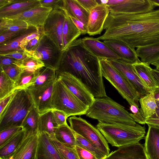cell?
I'll list each match as a JSON object with an SVG mask.
<instances>
[{
    "label": "cell",
    "instance_id": "1",
    "mask_svg": "<svg viewBox=\"0 0 159 159\" xmlns=\"http://www.w3.org/2000/svg\"><path fill=\"white\" fill-rule=\"evenodd\" d=\"M99 40H115L134 48L159 46V8L139 14L110 13Z\"/></svg>",
    "mask_w": 159,
    "mask_h": 159
},
{
    "label": "cell",
    "instance_id": "2",
    "mask_svg": "<svg viewBox=\"0 0 159 159\" xmlns=\"http://www.w3.org/2000/svg\"><path fill=\"white\" fill-rule=\"evenodd\" d=\"M79 80L94 98L107 96L99 58L83 43L81 39L74 41L63 51L58 69Z\"/></svg>",
    "mask_w": 159,
    "mask_h": 159
},
{
    "label": "cell",
    "instance_id": "3",
    "mask_svg": "<svg viewBox=\"0 0 159 159\" xmlns=\"http://www.w3.org/2000/svg\"><path fill=\"white\" fill-rule=\"evenodd\" d=\"M85 115L102 123L130 125L137 124L124 107L107 96L95 98Z\"/></svg>",
    "mask_w": 159,
    "mask_h": 159
},
{
    "label": "cell",
    "instance_id": "4",
    "mask_svg": "<svg viewBox=\"0 0 159 159\" xmlns=\"http://www.w3.org/2000/svg\"><path fill=\"white\" fill-rule=\"evenodd\" d=\"M34 105L26 89L16 90L0 114V131L10 128L21 126L23 121Z\"/></svg>",
    "mask_w": 159,
    "mask_h": 159
},
{
    "label": "cell",
    "instance_id": "5",
    "mask_svg": "<svg viewBox=\"0 0 159 159\" xmlns=\"http://www.w3.org/2000/svg\"><path fill=\"white\" fill-rule=\"evenodd\" d=\"M96 126L108 143L118 148L139 142L144 138L146 133L145 126L137 123L135 125H130L98 122Z\"/></svg>",
    "mask_w": 159,
    "mask_h": 159
},
{
    "label": "cell",
    "instance_id": "6",
    "mask_svg": "<svg viewBox=\"0 0 159 159\" xmlns=\"http://www.w3.org/2000/svg\"><path fill=\"white\" fill-rule=\"evenodd\" d=\"M51 104L53 109L64 112L67 117L85 115L89 107L80 100L57 78L53 86Z\"/></svg>",
    "mask_w": 159,
    "mask_h": 159
},
{
    "label": "cell",
    "instance_id": "7",
    "mask_svg": "<svg viewBox=\"0 0 159 159\" xmlns=\"http://www.w3.org/2000/svg\"><path fill=\"white\" fill-rule=\"evenodd\" d=\"M99 59L102 76L116 88L130 106L133 105L139 108L140 96L130 82L107 59Z\"/></svg>",
    "mask_w": 159,
    "mask_h": 159
},
{
    "label": "cell",
    "instance_id": "8",
    "mask_svg": "<svg viewBox=\"0 0 159 159\" xmlns=\"http://www.w3.org/2000/svg\"><path fill=\"white\" fill-rule=\"evenodd\" d=\"M24 50L28 55L41 61L44 67L55 71L58 69L63 51L44 34L34 49L29 51Z\"/></svg>",
    "mask_w": 159,
    "mask_h": 159
},
{
    "label": "cell",
    "instance_id": "9",
    "mask_svg": "<svg viewBox=\"0 0 159 159\" xmlns=\"http://www.w3.org/2000/svg\"><path fill=\"white\" fill-rule=\"evenodd\" d=\"M68 120L70 127L75 133L93 143L107 156L109 154L108 142L97 128L80 117L73 116Z\"/></svg>",
    "mask_w": 159,
    "mask_h": 159
},
{
    "label": "cell",
    "instance_id": "10",
    "mask_svg": "<svg viewBox=\"0 0 159 159\" xmlns=\"http://www.w3.org/2000/svg\"><path fill=\"white\" fill-rule=\"evenodd\" d=\"M66 16L63 8L52 9L45 20L43 26L44 34L51 38L63 51V30Z\"/></svg>",
    "mask_w": 159,
    "mask_h": 159
},
{
    "label": "cell",
    "instance_id": "11",
    "mask_svg": "<svg viewBox=\"0 0 159 159\" xmlns=\"http://www.w3.org/2000/svg\"><path fill=\"white\" fill-rule=\"evenodd\" d=\"M56 72V78L59 79L80 100L89 107L92 105L95 98L80 81L68 73Z\"/></svg>",
    "mask_w": 159,
    "mask_h": 159
},
{
    "label": "cell",
    "instance_id": "12",
    "mask_svg": "<svg viewBox=\"0 0 159 159\" xmlns=\"http://www.w3.org/2000/svg\"><path fill=\"white\" fill-rule=\"evenodd\" d=\"M107 60L125 77L139 94L140 97L151 92L136 73L132 63L121 59Z\"/></svg>",
    "mask_w": 159,
    "mask_h": 159
},
{
    "label": "cell",
    "instance_id": "13",
    "mask_svg": "<svg viewBox=\"0 0 159 159\" xmlns=\"http://www.w3.org/2000/svg\"><path fill=\"white\" fill-rule=\"evenodd\" d=\"M55 81L39 87L26 89L39 114L53 109L51 98Z\"/></svg>",
    "mask_w": 159,
    "mask_h": 159
},
{
    "label": "cell",
    "instance_id": "14",
    "mask_svg": "<svg viewBox=\"0 0 159 159\" xmlns=\"http://www.w3.org/2000/svg\"><path fill=\"white\" fill-rule=\"evenodd\" d=\"M108 7L110 13L130 14L148 12L155 7L151 0H121L119 4Z\"/></svg>",
    "mask_w": 159,
    "mask_h": 159
},
{
    "label": "cell",
    "instance_id": "15",
    "mask_svg": "<svg viewBox=\"0 0 159 159\" xmlns=\"http://www.w3.org/2000/svg\"><path fill=\"white\" fill-rule=\"evenodd\" d=\"M110 13L109 8L106 4H98L93 8L89 12L87 34L90 36L100 34Z\"/></svg>",
    "mask_w": 159,
    "mask_h": 159
},
{
    "label": "cell",
    "instance_id": "16",
    "mask_svg": "<svg viewBox=\"0 0 159 159\" xmlns=\"http://www.w3.org/2000/svg\"><path fill=\"white\" fill-rule=\"evenodd\" d=\"M52 10L51 8L41 5L5 18L20 19L25 21L30 26L42 28L45 20Z\"/></svg>",
    "mask_w": 159,
    "mask_h": 159
},
{
    "label": "cell",
    "instance_id": "17",
    "mask_svg": "<svg viewBox=\"0 0 159 159\" xmlns=\"http://www.w3.org/2000/svg\"><path fill=\"white\" fill-rule=\"evenodd\" d=\"M105 159H149L144 146L139 142L125 145L112 151Z\"/></svg>",
    "mask_w": 159,
    "mask_h": 159
},
{
    "label": "cell",
    "instance_id": "18",
    "mask_svg": "<svg viewBox=\"0 0 159 159\" xmlns=\"http://www.w3.org/2000/svg\"><path fill=\"white\" fill-rule=\"evenodd\" d=\"M81 40L83 44L99 58L107 60L121 59L109 46L97 38L86 37L81 39Z\"/></svg>",
    "mask_w": 159,
    "mask_h": 159
},
{
    "label": "cell",
    "instance_id": "19",
    "mask_svg": "<svg viewBox=\"0 0 159 159\" xmlns=\"http://www.w3.org/2000/svg\"><path fill=\"white\" fill-rule=\"evenodd\" d=\"M38 134L25 138L7 159H36Z\"/></svg>",
    "mask_w": 159,
    "mask_h": 159
},
{
    "label": "cell",
    "instance_id": "20",
    "mask_svg": "<svg viewBox=\"0 0 159 159\" xmlns=\"http://www.w3.org/2000/svg\"><path fill=\"white\" fill-rule=\"evenodd\" d=\"M36 159H63L46 133H39Z\"/></svg>",
    "mask_w": 159,
    "mask_h": 159
},
{
    "label": "cell",
    "instance_id": "21",
    "mask_svg": "<svg viewBox=\"0 0 159 159\" xmlns=\"http://www.w3.org/2000/svg\"><path fill=\"white\" fill-rule=\"evenodd\" d=\"M103 42L121 60L133 64L139 59L135 48L123 42L115 40H108L103 41Z\"/></svg>",
    "mask_w": 159,
    "mask_h": 159
},
{
    "label": "cell",
    "instance_id": "22",
    "mask_svg": "<svg viewBox=\"0 0 159 159\" xmlns=\"http://www.w3.org/2000/svg\"><path fill=\"white\" fill-rule=\"evenodd\" d=\"M40 6L39 0H19L18 2L0 9V19L23 13Z\"/></svg>",
    "mask_w": 159,
    "mask_h": 159
},
{
    "label": "cell",
    "instance_id": "23",
    "mask_svg": "<svg viewBox=\"0 0 159 159\" xmlns=\"http://www.w3.org/2000/svg\"><path fill=\"white\" fill-rule=\"evenodd\" d=\"M137 75L151 92H154L158 88L152 74V68L147 63L139 59L132 64Z\"/></svg>",
    "mask_w": 159,
    "mask_h": 159
},
{
    "label": "cell",
    "instance_id": "24",
    "mask_svg": "<svg viewBox=\"0 0 159 159\" xmlns=\"http://www.w3.org/2000/svg\"><path fill=\"white\" fill-rule=\"evenodd\" d=\"M144 148L149 159H159V129L148 126Z\"/></svg>",
    "mask_w": 159,
    "mask_h": 159
},
{
    "label": "cell",
    "instance_id": "25",
    "mask_svg": "<svg viewBox=\"0 0 159 159\" xmlns=\"http://www.w3.org/2000/svg\"><path fill=\"white\" fill-rule=\"evenodd\" d=\"M81 34L80 31L73 23L66 11L63 30V51L67 49Z\"/></svg>",
    "mask_w": 159,
    "mask_h": 159
},
{
    "label": "cell",
    "instance_id": "26",
    "mask_svg": "<svg viewBox=\"0 0 159 159\" xmlns=\"http://www.w3.org/2000/svg\"><path fill=\"white\" fill-rule=\"evenodd\" d=\"M63 8L68 14L82 22L87 27L89 12L76 0H63Z\"/></svg>",
    "mask_w": 159,
    "mask_h": 159
},
{
    "label": "cell",
    "instance_id": "27",
    "mask_svg": "<svg viewBox=\"0 0 159 159\" xmlns=\"http://www.w3.org/2000/svg\"><path fill=\"white\" fill-rule=\"evenodd\" d=\"M54 135L56 139L65 147L71 148H75V133L67 124L59 126Z\"/></svg>",
    "mask_w": 159,
    "mask_h": 159
},
{
    "label": "cell",
    "instance_id": "28",
    "mask_svg": "<svg viewBox=\"0 0 159 159\" xmlns=\"http://www.w3.org/2000/svg\"><path fill=\"white\" fill-rule=\"evenodd\" d=\"M39 114L34 106L25 117L21 126L25 133V139L39 133Z\"/></svg>",
    "mask_w": 159,
    "mask_h": 159
},
{
    "label": "cell",
    "instance_id": "29",
    "mask_svg": "<svg viewBox=\"0 0 159 159\" xmlns=\"http://www.w3.org/2000/svg\"><path fill=\"white\" fill-rule=\"evenodd\" d=\"M25 139V133L22 129L0 147V159H7L18 148Z\"/></svg>",
    "mask_w": 159,
    "mask_h": 159
},
{
    "label": "cell",
    "instance_id": "30",
    "mask_svg": "<svg viewBox=\"0 0 159 159\" xmlns=\"http://www.w3.org/2000/svg\"><path fill=\"white\" fill-rule=\"evenodd\" d=\"M140 109L145 120L155 113L157 107L154 92H150L141 97L139 101Z\"/></svg>",
    "mask_w": 159,
    "mask_h": 159
},
{
    "label": "cell",
    "instance_id": "31",
    "mask_svg": "<svg viewBox=\"0 0 159 159\" xmlns=\"http://www.w3.org/2000/svg\"><path fill=\"white\" fill-rule=\"evenodd\" d=\"M58 126L54 117L52 110L39 114V132L46 133L50 135L54 134Z\"/></svg>",
    "mask_w": 159,
    "mask_h": 159
},
{
    "label": "cell",
    "instance_id": "32",
    "mask_svg": "<svg viewBox=\"0 0 159 159\" xmlns=\"http://www.w3.org/2000/svg\"><path fill=\"white\" fill-rule=\"evenodd\" d=\"M35 73L34 82L28 88H34L41 87L55 80L56 79V71L44 66L39 68Z\"/></svg>",
    "mask_w": 159,
    "mask_h": 159
},
{
    "label": "cell",
    "instance_id": "33",
    "mask_svg": "<svg viewBox=\"0 0 159 159\" xmlns=\"http://www.w3.org/2000/svg\"><path fill=\"white\" fill-rule=\"evenodd\" d=\"M38 28L34 26H30L24 32L11 40L9 41L0 45V54L20 50V43L22 40L30 34L36 31Z\"/></svg>",
    "mask_w": 159,
    "mask_h": 159
},
{
    "label": "cell",
    "instance_id": "34",
    "mask_svg": "<svg viewBox=\"0 0 159 159\" xmlns=\"http://www.w3.org/2000/svg\"><path fill=\"white\" fill-rule=\"evenodd\" d=\"M30 26L24 21L19 19H0V33L6 32H23Z\"/></svg>",
    "mask_w": 159,
    "mask_h": 159
},
{
    "label": "cell",
    "instance_id": "35",
    "mask_svg": "<svg viewBox=\"0 0 159 159\" xmlns=\"http://www.w3.org/2000/svg\"><path fill=\"white\" fill-rule=\"evenodd\" d=\"M137 56L143 62L149 65L159 58V46L152 47H140L136 50Z\"/></svg>",
    "mask_w": 159,
    "mask_h": 159
},
{
    "label": "cell",
    "instance_id": "36",
    "mask_svg": "<svg viewBox=\"0 0 159 159\" xmlns=\"http://www.w3.org/2000/svg\"><path fill=\"white\" fill-rule=\"evenodd\" d=\"M0 99L13 93L16 90L15 82L0 69Z\"/></svg>",
    "mask_w": 159,
    "mask_h": 159
},
{
    "label": "cell",
    "instance_id": "37",
    "mask_svg": "<svg viewBox=\"0 0 159 159\" xmlns=\"http://www.w3.org/2000/svg\"><path fill=\"white\" fill-rule=\"evenodd\" d=\"M75 133L76 138V146L90 152L98 159H105L107 157L103 152L93 143L75 132Z\"/></svg>",
    "mask_w": 159,
    "mask_h": 159
},
{
    "label": "cell",
    "instance_id": "38",
    "mask_svg": "<svg viewBox=\"0 0 159 159\" xmlns=\"http://www.w3.org/2000/svg\"><path fill=\"white\" fill-rule=\"evenodd\" d=\"M49 136L52 143L63 159H79L75 148L65 147L56 139L54 134Z\"/></svg>",
    "mask_w": 159,
    "mask_h": 159
},
{
    "label": "cell",
    "instance_id": "39",
    "mask_svg": "<svg viewBox=\"0 0 159 159\" xmlns=\"http://www.w3.org/2000/svg\"><path fill=\"white\" fill-rule=\"evenodd\" d=\"M35 73L23 71L15 81L16 90L26 89L34 82Z\"/></svg>",
    "mask_w": 159,
    "mask_h": 159
},
{
    "label": "cell",
    "instance_id": "40",
    "mask_svg": "<svg viewBox=\"0 0 159 159\" xmlns=\"http://www.w3.org/2000/svg\"><path fill=\"white\" fill-rule=\"evenodd\" d=\"M44 66L43 63L39 60L33 57H28L22 61L20 67L22 71L35 73L39 68Z\"/></svg>",
    "mask_w": 159,
    "mask_h": 159
},
{
    "label": "cell",
    "instance_id": "41",
    "mask_svg": "<svg viewBox=\"0 0 159 159\" xmlns=\"http://www.w3.org/2000/svg\"><path fill=\"white\" fill-rule=\"evenodd\" d=\"M22 129V126L15 127L6 129L0 131V147L3 146Z\"/></svg>",
    "mask_w": 159,
    "mask_h": 159
},
{
    "label": "cell",
    "instance_id": "42",
    "mask_svg": "<svg viewBox=\"0 0 159 159\" xmlns=\"http://www.w3.org/2000/svg\"><path fill=\"white\" fill-rule=\"evenodd\" d=\"M0 69L15 82L23 71L20 67L14 65L0 66Z\"/></svg>",
    "mask_w": 159,
    "mask_h": 159
},
{
    "label": "cell",
    "instance_id": "43",
    "mask_svg": "<svg viewBox=\"0 0 159 159\" xmlns=\"http://www.w3.org/2000/svg\"><path fill=\"white\" fill-rule=\"evenodd\" d=\"M129 109L132 112L130 113V116L136 123L142 125L146 124L145 119L140 108L132 105L130 106Z\"/></svg>",
    "mask_w": 159,
    "mask_h": 159
},
{
    "label": "cell",
    "instance_id": "44",
    "mask_svg": "<svg viewBox=\"0 0 159 159\" xmlns=\"http://www.w3.org/2000/svg\"><path fill=\"white\" fill-rule=\"evenodd\" d=\"M42 6L52 9L63 8V0H39Z\"/></svg>",
    "mask_w": 159,
    "mask_h": 159
},
{
    "label": "cell",
    "instance_id": "45",
    "mask_svg": "<svg viewBox=\"0 0 159 159\" xmlns=\"http://www.w3.org/2000/svg\"><path fill=\"white\" fill-rule=\"evenodd\" d=\"M43 33H44L43 27L38 28L36 31L30 34L22 40L20 45V47L22 49L24 50L27 44L30 41Z\"/></svg>",
    "mask_w": 159,
    "mask_h": 159
},
{
    "label": "cell",
    "instance_id": "46",
    "mask_svg": "<svg viewBox=\"0 0 159 159\" xmlns=\"http://www.w3.org/2000/svg\"><path fill=\"white\" fill-rule=\"evenodd\" d=\"M25 31L23 32H6L0 33V45L15 38Z\"/></svg>",
    "mask_w": 159,
    "mask_h": 159
},
{
    "label": "cell",
    "instance_id": "47",
    "mask_svg": "<svg viewBox=\"0 0 159 159\" xmlns=\"http://www.w3.org/2000/svg\"><path fill=\"white\" fill-rule=\"evenodd\" d=\"M55 120L58 126L67 124L68 118L66 115L63 112L55 109L52 110Z\"/></svg>",
    "mask_w": 159,
    "mask_h": 159
},
{
    "label": "cell",
    "instance_id": "48",
    "mask_svg": "<svg viewBox=\"0 0 159 159\" xmlns=\"http://www.w3.org/2000/svg\"><path fill=\"white\" fill-rule=\"evenodd\" d=\"M0 56L8 57L22 61L28 57V55L23 49L0 54Z\"/></svg>",
    "mask_w": 159,
    "mask_h": 159
},
{
    "label": "cell",
    "instance_id": "49",
    "mask_svg": "<svg viewBox=\"0 0 159 159\" xmlns=\"http://www.w3.org/2000/svg\"><path fill=\"white\" fill-rule=\"evenodd\" d=\"M22 62V61L8 57L0 56V66L14 65L20 67Z\"/></svg>",
    "mask_w": 159,
    "mask_h": 159
},
{
    "label": "cell",
    "instance_id": "50",
    "mask_svg": "<svg viewBox=\"0 0 159 159\" xmlns=\"http://www.w3.org/2000/svg\"><path fill=\"white\" fill-rule=\"evenodd\" d=\"M75 148L79 159H98L91 152L80 147L76 146Z\"/></svg>",
    "mask_w": 159,
    "mask_h": 159
},
{
    "label": "cell",
    "instance_id": "51",
    "mask_svg": "<svg viewBox=\"0 0 159 159\" xmlns=\"http://www.w3.org/2000/svg\"><path fill=\"white\" fill-rule=\"evenodd\" d=\"M85 10L89 12L97 6L98 3L96 0H76Z\"/></svg>",
    "mask_w": 159,
    "mask_h": 159
},
{
    "label": "cell",
    "instance_id": "52",
    "mask_svg": "<svg viewBox=\"0 0 159 159\" xmlns=\"http://www.w3.org/2000/svg\"><path fill=\"white\" fill-rule=\"evenodd\" d=\"M69 16L76 26L80 30L81 34H87V27L82 22L69 15Z\"/></svg>",
    "mask_w": 159,
    "mask_h": 159
},
{
    "label": "cell",
    "instance_id": "53",
    "mask_svg": "<svg viewBox=\"0 0 159 159\" xmlns=\"http://www.w3.org/2000/svg\"><path fill=\"white\" fill-rule=\"evenodd\" d=\"M44 34L37 37L30 41L27 44L24 50L29 51L34 49L38 45L41 36Z\"/></svg>",
    "mask_w": 159,
    "mask_h": 159
},
{
    "label": "cell",
    "instance_id": "54",
    "mask_svg": "<svg viewBox=\"0 0 159 159\" xmlns=\"http://www.w3.org/2000/svg\"><path fill=\"white\" fill-rule=\"evenodd\" d=\"M13 93L0 99V114L2 113L9 103L12 97Z\"/></svg>",
    "mask_w": 159,
    "mask_h": 159
},
{
    "label": "cell",
    "instance_id": "55",
    "mask_svg": "<svg viewBox=\"0 0 159 159\" xmlns=\"http://www.w3.org/2000/svg\"><path fill=\"white\" fill-rule=\"evenodd\" d=\"M146 124L148 126L159 129V118L152 116L145 120Z\"/></svg>",
    "mask_w": 159,
    "mask_h": 159
},
{
    "label": "cell",
    "instance_id": "56",
    "mask_svg": "<svg viewBox=\"0 0 159 159\" xmlns=\"http://www.w3.org/2000/svg\"><path fill=\"white\" fill-rule=\"evenodd\" d=\"M19 1V0H0V9L18 2Z\"/></svg>",
    "mask_w": 159,
    "mask_h": 159
},
{
    "label": "cell",
    "instance_id": "57",
    "mask_svg": "<svg viewBox=\"0 0 159 159\" xmlns=\"http://www.w3.org/2000/svg\"><path fill=\"white\" fill-rule=\"evenodd\" d=\"M152 72L153 77L159 88V71L155 69H152Z\"/></svg>",
    "mask_w": 159,
    "mask_h": 159
},
{
    "label": "cell",
    "instance_id": "58",
    "mask_svg": "<svg viewBox=\"0 0 159 159\" xmlns=\"http://www.w3.org/2000/svg\"><path fill=\"white\" fill-rule=\"evenodd\" d=\"M157 107L155 113L152 116L157 117L159 118V101H156Z\"/></svg>",
    "mask_w": 159,
    "mask_h": 159
},
{
    "label": "cell",
    "instance_id": "59",
    "mask_svg": "<svg viewBox=\"0 0 159 159\" xmlns=\"http://www.w3.org/2000/svg\"><path fill=\"white\" fill-rule=\"evenodd\" d=\"M154 92L156 101H159V88H158Z\"/></svg>",
    "mask_w": 159,
    "mask_h": 159
},
{
    "label": "cell",
    "instance_id": "60",
    "mask_svg": "<svg viewBox=\"0 0 159 159\" xmlns=\"http://www.w3.org/2000/svg\"><path fill=\"white\" fill-rule=\"evenodd\" d=\"M151 64L155 66L156 67L155 69L159 71V58Z\"/></svg>",
    "mask_w": 159,
    "mask_h": 159
},
{
    "label": "cell",
    "instance_id": "61",
    "mask_svg": "<svg viewBox=\"0 0 159 159\" xmlns=\"http://www.w3.org/2000/svg\"><path fill=\"white\" fill-rule=\"evenodd\" d=\"M155 7H159V0H151Z\"/></svg>",
    "mask_w": 159,
    "mask_h": 159
}]
</instances>
